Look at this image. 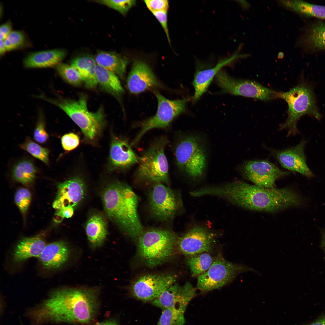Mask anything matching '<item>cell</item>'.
I'll use <instances>...</instances> for the list:
<instances>
[{
	"label": "cell",
	"instance_id": "6da1fadb",
	"mask_svg": "<svg viewBox=\"0 0 325 325\" xmlns=\"http://www.w3.org/2000/svg\"><path fill=\"white\" fill-rule=\"evenodd\" d=\"M99 289L69 288L52 292L26 313L32 325L49 323L87 324L94 319L99 306Z\"/></svg>",
	"mask_w": 325,
	"mask_h": 325
},
{
	"label": "cell",
	"instance_id": "7a4b0ae2",
	"mask_svg": "<svg viewBox=\"0 0 325 325\" xmlns=\"http://www.w3.org/2000/svg\"><path fill=\"white\" fill-rule=\"evenodd\" d=\"M205 193L243 208L269 212L298 206L303 202L302 198L291 188H266L240 181L209 186Z\"/></svg>",
	"mask_w": 325,
	"mask_h": 325
},
{
	"label": "cell",
	"instance_id": "3957f363",
	"mask_svg": "<svg viewBox=\"0 0 325 325\" xmlns=\"http://www.w3.org/2000/svg\"><path fill=\"white\" fill-rule=\"evenodd\" d=\"M102 200L109 218L128 236L138 238L143 231L138 212V199L128 186L117 181L104 191Z\"/></svg>",
	"mask_w": 325,
	"mask_h": 325
},
{
	"label": "cell",
	"instance_id": "277c9868",
	"mask_svg": "<svg viewBox=\"0 0 325 325\" xmlns=\"http://www.w3.org/2000/svg\"><path fill=\"white\" fill-rule=\"evenodd\" d=\"M38 97L63 110L80 128L88 140L94 139L103 128L105 120L104 109L101 106L95 112L89 111L87 107L86 95L81 94L77 100L61 98L53 99L43 94Z\"/></svg>",
	"mask_w": 325,
	"mask_h": 325
},
{
	"label": "cell",
	"instance_id": "5b68a950",
	"mask_svg": "<svg viewBox=\"0 0 325 325\" xmlns=\"http://www.w3.org/2000/svg\"><path fill=\"white\" fill-rule=\"evenodd\" d=\"M178 237L174 232L165 229L143 231L138 238V255L150 268L161 265L172 255Z\"/></svg>",
	"mask_w": 325,
	"mask_h": 325
},
{
	"label": "cell",
	"instance_id": "8992f818",
	"mask_svg": "<svg viewBox=\"0 0 325 325\" xmlns=\"http://www.w3.org/2000/svg\"><path fill=\"white\" fill-rule=\"evenodd\" d=\"M279 98L283 99L288 105V117L284 123L281 124L280 130L288 131L287 137L299 134L297 123L302 116L308 115L318 120L321 115L317 107L315 96L312 90L303 83L286 92H280Z\"/></svg>",
	"mask_w": 325,
	"mask_h": 325
},
{
	"label": "cell",
	"instance_id": "52a82bcc",
	"mask_svg": "<svg viewBox=\"0 0 325 325\" xmlns=\"http://www.w3.org/2000/svg\"><path fill=\"white\" fill-rule=\"evenodd\" d=\"M177 166L182 172L194 181L205 176L207 158L206 148L197 135H186L177 143L175 149Z\"/></svg>",
	"mask_w": 325,
	"mask_h": 325
},
{
	"label": "cell",
	"instance_id": "ba28073f",
	"mask_svg": "<svg viewBox=\"0 0 325 325\" xmlns=\"http://www.w3.org/2000/svg\"><path fill=\"white\" fill-rule=\"evenodd\" d=\"M168 142L166 137L156 140L139 158V165L135 173L138 181L168 183V165L165 153Z\"/></svg>",
	"mask_w": 325,
	"mask_h": 325
},
{
	"label": "cell",
	"instance_id": "9c48e42d",
	"mask_svg": "<svg viewBox=\"0 0 325 325\" xmlns=\"http://www.w3.org/2000/svg\"><path fill=\"white\" fill-rule=\"evenodd\" d=\"M248 271L258 273L251 267L230 262L219 254L208 270L198 277L196 289L202 292L219 289L240 274Z\"/></svg>",
	"mask_w": 325,
	"mask_h": 325
},
{
	"label": "cell",
	"instance_id": "30bf717a",
	"mask_svg": "<svg viewBox=\"0 0 325 325\" xmlns=\"http://www.w3.org/2000/svg\"><path fill=\"white\" fill-rule=\"evenodd\" d=\"M155 94L158 102L156 113L153 116L141 123L139 132L131 144L135 145L147 132L154 128H166L169 126L173 120L183 112L187 101L186 98L170 100L159 93Z\"/></svg>",
	"mask_w": 325,
	"mask_h": 325
},
{
	"label": "cell",
	"instance_id": "8fae6325",
	"mask_svg": "<svg viewBox=\"0 0 325 325\" xmlns=\"http://www.w3.org/2000/svg\"><path fill=\"white\" fill-rule=\"evenodd\" d=\"M218 233L207 225L195 224L178 237L176 246L182 254L191 256L211 250Z\"/></svg>",
	"mask_w": 325,
	"mask_h": 325
},
{
	"label": "cell",
	"instance_id": "7c38bea8",
	"mask_svg": "<svg viewBox=\"0 0 325 325\" xmlns=\"http://www.w3.org/2000/svg\"><path fill=\"white\" fill-rule=\"evenodd\" d=\"M215 77L217 84L224 92L262 101L279 98V92L268 88L255 81L234 79L221 70Z\"/></svg>",
	"mask_w": 325,
	"mask_h": 325
},
{
	"label": "cell",
	"instance_id": "4fadbf2b",
	"mask_svg": "<svg viewBox=\"0 0 325 325\" xmlns=\"http://www.w3.org/2000/svg\"><path fill=\"white\" fill-rule=\"evenodd\" d=\"M148 203L153 216L164 221L172 218L182 205L176 194L163 183H154L149 191Z\"/></svg>",
	"mask_w": 325,
	"mask_h": 325
},
{
	"label": "cell",
	"instance_id": "5bb4252c",
	"mask_svg": "<svg viewBox=\"0 0 325 325\" xmlns=\"http://www.w3.org/2000/svg\"><path fill=\"white\" fill-rule=\"evenodd\" d=\"M239 170L244 178L255 185L268 188L274 187L277 180L290 173L265 160L245 161L240 166Z\"/></svg>",
	"mask_w": 325,
	"mask_h": 325
},
{
	"label": "cell",
	"instance_id": "9a60e30c",
	"mask_svg": "<svg viewBox=\"0 0 325 325\" xmlns=\"http://www.w3.org/2000/svg\"><path fill=\"white\" fill-rule=\"evenodd\" d=\"M175 281V277L170 274L145 275L132 283L130 291L133 297L139 300L153 301L174 284Z\"/></svg>",
	"mask_w": 325,
	"mask_h": 325
},
{
	"label": "cell",
	"instance_id": "2e32d148",
	"mask_svg": "<svg viewBox=\"0 0 325 325\" xmlns=\"http://www.w3.org/2000/svg\"><path fill=\"white\" fill-rule=\"evenodd\" d=\"M306 141L302 140L296 145L283 150L270 149L272 155L283 168L311 178L314 175L307 165L304 153Z\"/></svg>",
	"mask_w": 325,
	"mask_h": 325
},
{
	"label": "cell",
	"instance_id": "e0dca14e",
	"mask_svg": "<svg viewBox=\"0 0 325 325\" xmlns=\"http://www.w3.org/2000/svg\"><path fill=\"white\" fill-rule=\"evenodd\" d=\"M196 289L189 282L183 286L174 284L153 300L152 303L162 310L175 308L185 311L189 302L196 296Z\"/></svg>",
	"mask_w": 325,
	"mask_h": 325
},
{
	"label": "cell",
	"instance_id": "ac0fdd59",
	"mask_svg": "<svg viewBox=\"0 0 325 325\" xmlns=\"http://www.w3.org/2000/svg\"><path fill=\"white\" fill-rule=\"evenodd\" d=\"M85 193L84 183L79 177H74L59 183L57 185L53 207L56 210L69 206L73 208L82 200Z\"/></svg>",
	"mask_w": 325,
	"mask_h": 325
},
{
	"label": "cell",
	"instance_id": "d6986e66",
	"mask_svg": "<svg viewBox=\"0 0 325 325\" xmlns=\"http://www.w3.org/2000/svg\"><path fill=\"white\" fill-rule=\"evenodd\" d=\"M127 87L130 92L137 94L160 84L149 66L144 62L135 60L126 80Z\"/></svg>",
	"mask_w": 325,
	"mask_h": 325
},
{
	"label": "cell",
	"instance_id": "ffe728a7",
	"mask_svg": "<svg viewBox=\"0 0 325 325\" xmlns=\"http://www.w3.org/2000/svg\"><path fill=\"white\" fill-rule=\"evenodd\" d=\"M111 165L114 168L125 169L139 162V158L125 140L113 137L110 151Z\"/></svg>",
	"mask_w": 325,
	"mask_h": 325
},
{
	"label": "cell",
	"instance_id": "44dd1931",
	"mask_svg": "<svg viewBox=\"0 0 325 325\" xmlns=\"http://www.w3.org/2000/svg\"><path fill=\"white\" fill-rule=\"evenodd\" d=\"M70 254L67 244L64 241L59 240L46 245L39 258L45 268L56 269L66 263Z\"/></svg>",
	"mask_w": 325,
	"mask_h": 325
},
{
	"label": "cell",
	"instance_id": "7402d4cb",
	"mask_svg": "<svg viewBox=\"0 0 325 325\" xmlns=\"http://www.w3.org/2000/svg\"><path fill=\"white\" fill-rule=\"evenodd\" d=\"M242 56L235 53L229 58L220 60L214 67L211 68L197 71L193 82L195 89L193 101H196L198 100L206 91L214 76L223 67Z\"/></svg>",
	"mask_w": 325,
	"mask_h": 325
},
{
	"label": "cell",
	"instance_id": "603a6c76",
	"mask_svg": "<svg viewBox=\"0 0 325 325\" xmlns=\"http://www.w3.org/2000/svg\"><path fill=\"white\" fill-rule=\"evenodd\" d=\"M46 245L39 235L24 237L17 244L13 251L14 261L24 262L32 257H39Z\"/></svg>",
	"mask_w": 325,
	"mask_h": 325
},
{
	"label": "cell",
	"instance_id": "cb8c5ba5",
	"mask_svg": "<svg viewBox=\"0 0 325 325\" xmlns=\"http://www.w3.org/2000/svg\"><path fill=\"white\" fill-rule=\"evenodd\" d=\"M66 51L61 49L43 51L32 53L24 59L26 68H42L57 65L64 58Z\"/></svg>",
	"mask_w": 325,
	"mask_h": 325
},
{
	"label": "cell",
	"instance_id": "d4e9b609",
	"mask_svg": "<svg viewBox=\"0 0 325 325\" xmlns=\"http://www.w3.org/2000/svg\"><path fill=\"white\" fill-rule=\"evenodd\" d=\"M97 65L124 79L128 60L125 57L113 52L99 51L95 57Z\"/></svg>",
	"mask_w": 325,
	"mask_h": 325
},
{
	"label": "cell",
	"instance_id": "484cf974",
	"mask_svg": "<svg viewBox=\"0 0 325 325\" xmlns=\"http://www.w3.org/2000/svg\"><path fill=\"white\" fill-rule=\"evenodd\" d=\"M97 65L95 59L91 56L87 54L74 58L70 64L78 71L85 86L91 89L95 88L98 84L96 72Z\"/></svg>",
	"mask_w": 325,
	"mask_h": 325
},
{
	"label": "cell",
	"instance_id": "4316f807",
	"mask_svg": "<svg viewBox=\"0 0 325 325\" xmlns=\"http://www.w3.org/2000/svg\"><path fill=\"white\" fill-rule=\"evenodd\" d=\"M86 232L90 244L93 248L101 246L104 243L107 234V224L100 215L95 214L87 221Z\"/></svg>",
	"mask_w": 325,
	"mask_h": 325
},
{
	"label": "cell",
	"instance_id": "83f0119b",
	"mask_svg": "<svg viewBox=\"0 0 325 325\" xmlns=\"http://www.w3.org/2000/svg\"><path fill=\"white\" fill-rule=\"evenodd\" d=\"M96 72L98 84L104 91L117 97L120 96L124 92L119 77L117 75L97 64Z\"/></svg>",
	"mask_w": 325,
	"mask_h": 325
},
{
	"label": "cell",
	"instance_id": "f1b7e54d",
	"mask_svg": "<svg viewBox=\"0 0 325 325\" xmlns=\"http://www.w3.org/2000/svg\"><path fill=\"white\" fill-rule=\"evenodd\" d=\"M283 4L299 14L309 17L325 19V6L301 0L283 1Z\"/></svg>",
	"mask_w": 325,
	"mask_h": 325
},
{
	"label": "cell",
	"instance_id": "f546056e",
	"mask_svg": "<svg viewBox=\"0 0 325 325\" xmlns=\"http://www.w3.org/2000/svg\"><path fill=\"white\" fill-rule=\"evenodd\" d=\"M37 169L33 163L28 160L18 162L14 167L12 177L16 181L24 184L31 183L36 176Z\"/></svg>",
	"mask_w": 325,
	"mask_h": 325
},
{
	"label": "cell",
	"instance_id": "4dcf8cb0",
	"mask_svg": "<svg viewBox=\"0 0 325 325\" xmlns=\"http://www.w3.org/2000/svg\"><path fill=\"white\" fill-rule=\"evenodd\" d=\"M207 252L188 256L186 263L190 268L192 276L198 277L210 267L214 259Z\"/></svg>",
	"mask_w": 325,
	"mask_h": 325
},
{
	"label": "cell",
	"instance_id": "1f68e13d",
	"mask_svg": "<svg viewBox=\"0 0 325 325\" xmlns=\"http://www.w3.org/2000/svg\"><path fill=\"white\" fill-rule=\"evenodd\" d=\"M307 40L314 48L325 49V23L320 21L313 24L308 31Z\"/></svg>",
	"mask_w": 325,
	"mask_h": 325
},
{
	"label": "cell",
	"instance_id": "d6a6232c",
	"mask_svg": "<svg viewBox=\"0 0 325 325\" xmlns=\"http://www.w3.org/2000/svg\"><path fill=\"white\" fill-rule=\"evenodd\" d=\"M184 312L175 308L163 310L157 325H184Z\"/></svg>",
	"mask_w": 325,
	"mask_h": 325
},
{
	"label": "cell",
	"instance_id": "836d02e7",
	"mask_svg": "<svg viewBox=\"0 0 325 325\" xmlns=\"http://www.w3.org/2000/svg\"><path fill=\"white\" fill-rule=\"evenodd\" d=\"M56 67L59 74L69 84L79 86L83 83L78 71L71 65L60 63Z\"/></svg>",
	"mask_w": 325,
	"mask_h": 325
},
{
	"label": "cell",
	"instance_id": "e575fe53",
	"mask_svg": "<svg viewBox=\"0 0 325 325\" xmlns=\"http://www.w3.org/2000/svg\"><path fill=\"white\" fill-rule=\"evenodd\" d=\"M20 146L22 149L27 151L33 157L48 164V150L33 141L29 137H27Z\"/></svg>",
	"mask_w": 325,
	"mask_h": 325
},
{
	"label": "cell",
	"instance_id": "d590c367",
	"mask_svg": "<svg viewBox=\"0 0 325 325\" xmlns=\"http://www.w3.org/2000/svg\"><path fill=\"white\" fill-rule=\"evenodd\" d=\"M96 2L113 9L123 15H125L136 3L135 0H100Z\"/></svg>",
	"mask_w": 325,
	"mask_h": 325
},
{
	"label": "cell",
	"instance_id": "8d00e7d4",
	"mask_svg": "<svg viewBox=\"0 0 325 325\" xmlns=\"http://www.w3.org/2000/svg\"><path fill=\"white\" fill-rule=\"evenodd\" d=\"M14 198L15 203L20 211L22 214H25L31 200L30 192L26 188H20L16 192Z\"/></svg>",
	"mask_w": 325,
	"mask_h": 325
},
{
	"label": "cell",
	"instance_id": "74e56055",
	"mask_svg": "<svg viewBox=\"0 0 325 325\" xmlns=\"http://www.w3.org/2000/svg\"><path fill=\"white\" fill-rule=\"evenodd\" d=\"M8 51L13 50L23 46L25 42L24 34L21 31H12L4 41Z\"/></svg>",
	"mask_w": 325,
	"mask_h": 325
},
{
	"label": "cell",
	"instance_id": "f35d334b",
	"mask_svg": "<svg viewBox=\"0 0 325 325\" xmlns=\"http://www.w3.org/2000/svg\"><path fill=\"white\" fill-rule=\"evenodd\" d=\"M45 125L44 116L42 112L40 111L34 134L35 140L40 143H45L48 138V135L45 129Z\"/></svg>",
	"mask_w": 325,
	"mask_h": 325
},
{
	"label": "cell",
	"instance_id": "ab89813d",
	"mask_svg": "<svg viewBox=\"0 0 325 325\" xmlns=\"http://www.w3.org/2000/svg\"><path fill=\"white\" fill-rule=\"evenodd\" d=\"M79 138L76 134L69 133L64 135L61 139V143L63 149L66 151H70L75 149L79 145Z\"/></svg>",
	"mask_w": 325,
	"mask_h": 325
},
{
	"label": "cell",
	"instance_id": "60d3db41",
	"mask_svg": "<svg viewBox=\"0 0 325 325\" xmlns=\"http://www.w3.org/2000/svg\"><path fill=\"white\" fill-rule=\"evenodd\" d=\"M144 2L152 13L167 11L169 8L168 1L166 0H145Z\"/></svg>",
	"mask_w": 325,
	"mask_h": 325
},
{
	"label": "cell",
	"instance_id": "b9f144b4",
	"mask_svg": "<svg viewBox=\"0 0 325 325\" xmlns=\"http://www.w3.org/2000/svg\"><path fill=\"white\" fill-rule=\"evenodd\" d=\"M159 21L165 32L168 41L170 44V40L167 26V11H163L152 13Z\"/></svg>",
	"mask_w": 325,
	"mask_h": 325
},
{
	"label": "cell",
	"instance_id": "7bdbcfd3",
	"mask_svg": "<svg viewBox=\"0 0 325 325\" xmlns=\"http://www.w3.org/2000/svg\"><path fill=\"white\" fill-rule=\"evenodd\" d=\"M73 212V208L70 206L57 210L54 220L56 222H60L64 218H69L72 217Z\"/></svg>",
	"mask_w": 325,
	"mask_h": 325
},
{
	"label": "cell",
	"instance_id": "ee69618b",
	"mask_svg": "<svg viewBox=\"0 0 325 325\" xmlns=\"http://www.w3.org/2000/svg\"><path fill=\"white\" fill-rule=\"evenodd\" d=\"M12 24L10 21L2 24L0 28V39L4 41L11 32Z\"/></svg>",
	"mask_w": 325,
	"mask_h": 325
},
{
	"label": "cell",
	"instance_id": "f6af8a7d",
	"mask_svg": "<svg viewBox=\"0 0 325 325\" xmlns=\"http://www.w3.org/2000/svg\"><path fill=\"white\" fill-rule=\"evenodd\" d=\"M308 325H325V315L320 316L315 321Z\"/></svg>",
	"mask_w": 325,
	"mask_h": 325
},
{
	"label": "cell",
	"instance_id": "bcb514c9",
	"mask_svg": "<svg viewBox=\"0 0 325 325\" xmlns=\"http://www.w3.org/2000/svg\"><path fill=\"white\" fill-rule=\"evenodd\" d=\"M321 237L320 246L325 253V229L322 231Z\"/></svg>",
	"mask_w": 325,
	"mask_h": 325
},
{
	"label": "cell",
	"instance_id": "7dc6e473",
	"mask_svg": "<svg viewBox=\"0 0 325 325\" xmlns=\"http://www.w3.org/2000/svg\"><path fill=\"white\" fill-rule=\"evenodd\" d=\"M4 41L0 40V54L3 55L7 51Z\"/></svg>",
	"mask_w": 325,
	"mask_h": 325
},
{
	"label": "cell",
	"instance_id": "c3c4849f",
	"mask_svg": "<svg viewBox=\"0 0 325 325\" xmlns=\"http://www.w3.org/2000/svg\"><path fill=\"white\" fill-rule=\"evenodd\" d=\"M95 325H117L114 320H108L98 323Z\"/></svg>",
	"mask_w": 325,
	"mask_h": 325
},
{
	"label": "cell",
	"instance_id": "681fc988",
	"mask_svg": "<svg viewBox=\"0 0 325 325\" xmlns=\"http://www.w3.org/2000/svg\"><path fill=\"white\" fill-rule=\"evenodd\" d=\"M283 53H279L278 55V57L279 58H282L283 57Z\"/></svg>",
	"mask_w": 325,
	"mask_h": 325
},
{
	"label": "cell",
	"instance_id": "f907efd6",
	"mask_svg": "<svg viewBox=\"0 0 325 325\" xmlns=\"http://www.w3.org/2000/svg\"></svg>",
	"mask_w": 325,
	"mask_h": 325
}]
</instances>
